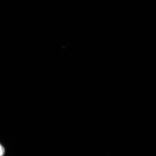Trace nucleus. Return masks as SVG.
Segmentation results:
<instances>
[{"mask_svg": "<svg viewBox=\"0 0 156 156\" xmlns=\"http://www.w3.org/2000/svg\"><path fill=\"white\" fill-rule=\"evenodd\" d=\"M5 150L4 148L0 144V156H2L4 154Z\"/></svg>", "mask_w": 156, "mask_h": 156, "instance_id": "obj_1", "label": "nucleus"}]
</instances>
